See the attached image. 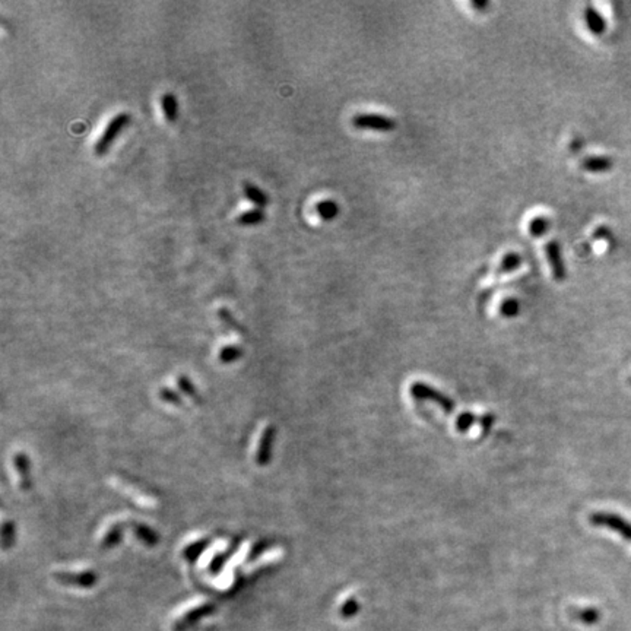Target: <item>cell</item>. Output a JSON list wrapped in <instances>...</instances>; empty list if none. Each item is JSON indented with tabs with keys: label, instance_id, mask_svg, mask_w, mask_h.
I'll list each match as a JSON object with an SVG mask.
<instances>
[{
	"label": "cell",
	"instance_id": "cell-1",
	"mask_svg": "<svg viewBox=\"0 0 631 631\" xmlns=\"http://www.w3.org/2000/svg\"><path fill=\"white\" fill-rule=\"evenodd\" d=\"M131 121V116L126 113H120L117 116H114L111 119V121L109 123V126L106 128L104 133L101 135V138L98 139V142L94 146V153L98 157H103L109 153L110 146L113 145V142L117 139V136L121 133V131L126 128V124Z\"/></svg>",
	"mask_w": 631,
	"mask_h": 631
},
{
	"label": "cell",
	"instance_id": "cell-2",
	"mask_svg": "<svg viewBox=\"0 0 631 631\" xmlns=\"http://www.w3.org/2000/svg\"><path fill=\"white\" fill-rule=\"evenodd\" d=\"M589 522L593 526L611 529V531L621 535L625 541H631V523L615 513L595 512L589 516Z\"/></svg>",
	"mask_w": 631,
	"mask_h": 631
},
{
	"label": "cell",
	"instance_id": "cell-3",
	"mask_svg": "<svg viewBox=\"0 0 631 631\" xmlns=\"http://www.w3.org/2000/svg\"><path fill=\"white\" fill-rule=\"evenodd\" d=\"M352 124L358 129L375 131V132H393L396 128V121L392 117L373 113L356 114L354 119H352Z\"/></svg>",
	"mask_w": 631,
	"mask_h": 631
},
{
	"label": "cell",
	"instance_id": "cell-4",
	"mask_svg": "<svg viewBox=\"0 0 631 631\" xmlns=\"http://www.w3.org/2000/svg\"><path fill=\"white\" fill-rule=\"evenodd\" d=\"M411 393H412V396H414L417 400H432V402L437 403V405H439L446 414H451L453 410H454V402H453L449 396L440 393L439 390L430 388V386L425 385V383H419V382L414 383V385L411 386Z\"/></svg>",
	"mask_w": 631,
	"mask_h": 631
},
{
	"label": "cell",
	"instance_id": "cell-5",
	"mask_svg": "<svg viewBox=\"0 0 631 631\" xmlns=\"http://www.w3.org/2000/svg\"><path fill=\"white\" fill-rule=\"evenodd\" d=\"M545 253H547V259L548 263L551 266L552 275L555 280L559 282H563L566 280V265L563 260V253H561V246L559 244V241H548L545 246Z\"/></svg>",
	"mask_w": 631,
	"mask_h": 631
},
{
	"label": "cell",
	"instance_id": "cell-6",
	"mask_svg": "<svg viewBox=\"0 0 631 631\" xmlns=\"http://www.w3.org/2000/svg\"><path fill=\"white\" fill-rule=\"evenodd\" d=\"M273 439H275V428L272 425H269V427H266V430L262 434L260 444H259V449H258V453H256V462L260 466H265L270 461V451H272Z\"/></svg>",
	"mask_w": 631,
	"mask_h": 631
},
{
	"label": "cell",
	"instance_id": "cell-7",
	"mask_svg": "<svg viewBox=\"0 0 631 631\" xmlns=\"http://www.w3.org/2000/svg\"><path fill=\"white\" fill-rule=\"evenodd\" d=\"M585 19H586V25L588 28L591 30V33H593L595 35H600L607 30V22H605L603 16L599 13V11L593 6H588L585 9Z\"/></svg>",
	"mask_w": 631,
	"mask_h": 631
},
{
	"label": "cell",
	"instance_id": "cell-8",
	"mask_svg": "<svg viewBox=\"0 0 631 631\" xmlns=\"http://www.w3.org/2000/svg\"><path fill=\"white\" fill-rule=\"evenodd\" d=\"M13 463H15L16 471L19 473L22 488L30 490L31 488V475H30V461L27 458V454L16 453V456L13 458Z\"/></svg>",
	"mask_w": 631,
	"mask_h": 631
},
{
	"label": "cell",
	"instance_id": "cell-9",
	"mask_svg": "<svg viewBox=\"0 0 631 631\" xmlns=\"http://www.w3.org/2000/svg\"><path fill=\"white\" fill-rule=\"evenodd\" d=\"M614 165L613 158L610 157H589L586 160H583L582 163V168L589 171V172H605L610 171Z\"/></svg>",
	"mask_w": 631,
	"mask_h": 631
},
{
	"label": "cell",
	"instance_id": "cell-10",
	"mask_svg": "<svg viewBox=\"0 0 631 631\" xmlns=\"http://www.w3.org/2000/svg\"><path fill=\"white\" fill-rule=\"evenodd\" d=\"M243 192H244V196L251 202V204H255L258 207V209L265 208L268 205V202H269L268 196L258 186L246 182V183H243Z\"/></svg>",
	"mask_w": 631,
	"mask_h": 631
},
{
	"label": "cell",
	"instance_id": "cell-11",
	"mask_svg": "<svg viewBox=\"0 0 631 631\" xmlns=\"http://www.w3.org/2000/svg\"><path fill=\"white\" fill-rule=\"evenodd\" d=\"M161 107H163L164 116H165V119L168 121L172 123V121L177 120V117H179V101H177V98H175L174 94L168 92V94H164L161 97Z\"/></svg>",
	"mask_w": 631,
	"mask_h": 631
},
{
	"label": "cell",
	"instance_id": "cell-12",
	"mask_svg": "<svg viewBox=\"0 0 631 631\" xmlns=\"http://www.w3.org/2000/svg\"><path fill=\"white\" fill-rule=\"evenodd\" d=\"M520 265H522V258H520V255H519V253H515V251H512V253H507L506 256H504V258L501 259L500 265L497 266V269H495V272H494V278H498V276H501V275H504V273L513 272V270H516Z\"/></svg>",
	"mask_w": 631,
	"mask_h": 631
},
{
	"label": "cell",
	"instance_id": "cell-13",
	"mask_svg": "<svg viewBox=\"0 0 631 631\" xmlns=\"http://www.w3.org/2000/svg\"><path fill=\"white\" fill-rule=\"evenodd\" d=\"M56 577L60 582L77 583L78 586H91L97 580V576L92 571H85L82 574H56Z\"/></svg>",
	"mask_w": 631,
	"mask_h": 631
},
{
	"label": "cell",
	"instance_id": "cell-14",
	"mask_svg": "<svg viewBox=\"0 0 631 631\" xmlns=\"http://www.w3.org/2000/svg\"><path fill=\"white\" fill-rule=\"evenodd\" d=\"M571 617H573L576 621L582 622V624H585V625H593V624H596V622L599 621V618H600V613H599L596 608H592V607H588V608H577V610H573V611H571Z\"/></svg>",
	"mask_w": 631,
	"mask_h": 631
},
{
	"label": "cell",
	"instance_id": "cell-15",
	"mask_svg": "<svg viewBox=\"0 0 631 631\" xmlns=\"http://www.w3.org/2000/svg\"><path fill=\"white\" fill-rule=\"evenodd\" d=\"M133 532L138 537V539L142 541L145 545L150 547V545H155L158 542V535L153 531V529H149L146 525L135 523L133 525Z\"/></svg>",
	"mask_w": 631,
	"mask_h": 631
},
{
	"label": "cell",
	"instance_id": "cell-16",
	"mask_svg": "<svg viewBox=\"0 0 631 631\" xmlns=\"http://www.w3.org/2000/svg\"><path fill=\"white\" fill-rule=\"evenodd\" d=\"M316 211L320 215V218L329 221V219H334L338 215L339 209H338V205L335 204L334 200H323V202H319Z\"/></svg>",
	"mask_w": 631,
	"mask_h": 631
},
{
	"label": "cell",
	"instance_id": "cell-17",
	"mask_svg": "<svg viewBox=\"0 0 631 631\" xmlns=\"http://www.w3.org/2000/svg\"><path fill=\"white\" fill-rule=\"evenodd\" d=\"M263 221H265V214H263L262 209H253V211L244 212V214H241V215L238 216V219H237V222H238L240 225H244V226L258 225V224H260V222H263Z\"/></svg>",
	"mask_w": 631,
	"mask_h": 631
},
{
	"label": "cell",
	"instance_id": "cell-18",
	"mask_svg": "<svg viewBox=\"0 0 631 631\" xmlns=\"http://www.w3.org/2000/svg\"><path fill=\"white\" fill-rule=\"evenodd\" d=\"M218 316H219L221 322H224L226 326L230 327V329H233V331H236V332H238L241 335L247 334L244 327L234 319V316L231 314V312L229 309H219L218 310Z\"/></svg>",
	"mask_w": 631,
	"mask_h": 631
},
{
	"label": "cell",
	"instance_id": "cell-19",
	"mask_svg": "<svg viewBox=\"0 0 631 631\" xmlns=\"http://www.w3.org/2000/svg\"><path fill=\"white\" fill-rule=\"evenodd\" d=\"M549 229V221L545 216H535L529 224V233L534 237H542Z\"/></svg>",
	"mask_w": 631,
	"mask_h": 631
},
{
	"label": "cell",
	"instance_id": "cell-20",
	"mask_svg": "<svg viewBox=\"0 0 631 631\" xmlns=\"http://www.w3.org/2000/svg\"><path fill=\"white\" fill-rule=\"evenodd\" d=\"M241 356H243L241 348L234 346V345H230V346H225V348L221 349V352H219V360H221L222 363H233V361L238 360Z\"/></svg>",
	"mask_w": 631,
	"mask_h": 631
},
{
	"label": "cell",
	"instance_id": "cell-21",
	"mask_svg": "<svg viewBox=\"0 0 631 631\" xmlns=\"http://www.w3.org/2000/svg\"><path fill=\"white\" fill-rule=\"evenodd\" d=\"M360 613V603L356 598H349L344 602L341 607V617L342 618H352Z\"/></svg>",
	"mask_w": 631,
	"mask_h": 631
},
{
	"label": "cell",
	"instance_id": "cell-22",
	"mask_svg": "<svg viewBox=\"0 0 631 631\" xmlns=\"http://www.w3.org/2000/svg\"><path fill=\"white\" fill-rule=\"evenodd\" d=\"M121 532H123L121 526H119V525H117V526H113V527L110 529V532L106 535V538H104L103 544H101V547L109 549V548L117 545V544L120 542V539H121Z\"/></svg>",
	"mask_w": 631,
	"mask_h": 631
},
{
	"label": "cell",
	"instance_id": "cell-23",
	"mask_svg": "<svg viewBox=\"0 0 631 631\" xmlns=\"http://www.w3.org/2000/svg\"><path fill=\"white\" fill-rule=\"evenodd\" d=\"M207 545H208V539L196 541L194 544L189 545V547L185 549V557H186L187 560H196V559L199 557V554L205 549Z\"/></svg>",
	"mask_w": 631,
	"mask_h": 631
},
{
	"label": "cell",
	"instance_id": "cell-24",
	"mask_svg": "<svg viewBox=\"0 0 631 631\" xmlns=\"http://www.w3.org/2000/svg\"><path fill=\"white\" fill-rule=\"evenodd\" d=\"M500 312L506 317H515L519 313V301L515 298H507L506 301H503Z\"/></svg>",
	"mask_w": 631,
	"mask_h": 631
},
{
	"label": "cell",
	"instance_id": "cell-25",
	"mask_svg": "<svg viewBox=\"0 0 631 631\" xmlns=\"http://www.w3.org/2000/svg\"><path fill=\"white\" fill-rule=\"evenodd\" d=\"M475 421H476V417H475L473 414H469V412L461 414L459 418H458V421H456V428H458V430H459L461 433H465V432H468L469 428L473 425Z\"/></svg>",
	"mask_w": 631,
	"mask_h": 631
},
{
	"label": "cell",
	"instance_id": "cell-26",
	"mask_svg": "<svg viewBox=\"0 0 631 631\" xmlns=\"http://www.w3.org/2000/svg\"><path fill=\"white\" fill-rule=\"evenodd\" d=\"M2 535H4V548H5V549L9 548L11 545H13V541H15V539H13V538H15V526H13V523H11V522H5Z\"/></svg>",
	"mask_w": 631,
	"mask_h": 631
},
{
	"label": "cell",
	"instance_id": "cell-27",
	"mask_svg": "<svg viewBox=\"0 0 631 631\" xmlns=\"http://www.w3.org/2000/svg\"><path fill=\"white\" fill-rule=\"evenodd\" d=\"M179 385H180V388H182V390L185 392V393H187L192 399H194V400H199V397H197V392H196V389L193 388V385H192V382L189 380L187 377H185V375H180L179 377Z\"/></svg>",
	"mask_w": 631,
	"mask_h": 631
},
{
	"label": "cell",
	"instance_id": "cell-28",
	"mask_svg": "<svg viewBox=\"0 0 631 631\" xmlns=\"http://www.w3.org/2000/svg\"><path fill=\"white\" fill-rule=\"evenodd\" d=\"M160 396L163 400L172 403V405H182V400L179 399V396L175 395L174 392H171L170 389H161L160 390Z\"/></svg>",
	"mask_w": 631,
	"mask_h": 631
},
{
	"label": "cell",
	"instance_id": "cell-29",
	"mask_svg": "<svg viewBox=\"0 0 631 631\" xmlns=\"http://www.w3.org/2000/svg\"><path fill=\"white\" fill-rule=\"evenodd\" d=\"M593 237L598 240H608V238H611V230L608 229V226H599V229L595 231Z\"/></svg>",
	"mask_w": 631,
	"mask_h": 631
},
{
	"label": "cell",
	"instance_id": "cell-30",
	"mask_svg": "<svg viewBox=\"0 0 631 631\" xmlns=\"http://www.w3.org/2000/svg\"><path fill=\"white\" fill-rule=\"evenodd\" d=\"M472 6L476 9H484L488 6V4L487 2H472Z\"/></svg>",
	"mask_w": 631,
	"mask_h": 631
},
{
	"label": "cell",
	"instance_id": "cell-31",
	"mask_svg": "<svg viewBox=\"0 0 631 631\" xmlns=\"http://www.w3.org/2000/svg\"><path fill=\"white\" fill-rule=\"evenodd\" d=\"M630 383H631V378H630Z\"/></svg>",
	"mask_w": 631,
	"mask_h": 631
}]
</instances>
